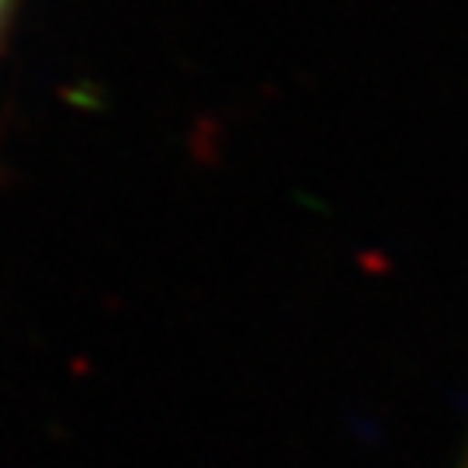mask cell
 <instances>
[{
  "label": "cell",
  "mask_w": 468,
  "mask_h": 468,
  "mask_svg": "<svg viewBox=\"0 0 468 468\" xmlns=\"http://www.w3.org/2000/svg\"><path fill=\"white\" fill-rule=\"evenodd\" d=\"M11 11H15V0H0V32L7 28V17H11Z\"/></svg>",
  "instance_id": "6da1fadb"
},
{
  "label": "cell",
  "mask_w": 468,
  "mask_h": 468,
  "mask_svg": "<svg viewBox=\"0 0 468 468\" xmlns=\"http://www.w3.org/2000/svg\"><path fill=\"white\" fill-rule=\"evenodd\" d=\"M458 468H468V437H465V452H462V458H458Z\"/></svg>",
  "instance_id": "7a4b0ae2"
}]
</instances>
